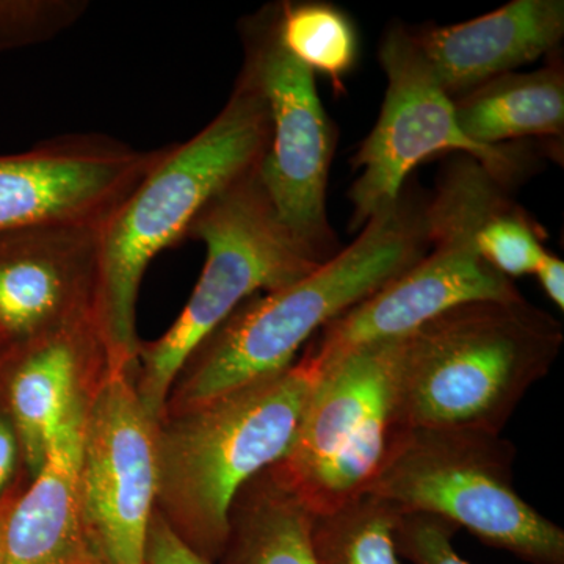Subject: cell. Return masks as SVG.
Masks as SVG:
<instances>
[{"label": "cell", "mask_w": 564, "mask_h": 564, "mask_svg": "<svg viewBox=\"0 0 564 564\" xmlns=\"http://www.w3.org/2000/svg\"><path fill=\"white\" fill-rule=\"evenodd\" d=\"M429 250L426 204L402 193L350 247L302 280L240 304L182 367L165 414L195 410L288 369L328 323L408 272Z\"/></svg>", "instance_id": "obj_1"}, {"label": "cell", "mask_w": 564, "mask_h": 564, "mask_svg": "<svg viewBox=\"0 0 564 564\" xmlns=\"http://www.w3.org/2000/svg\"><path fill=\"white\" fill-rule=\"evenodd\" d=\"M270 115L247 70L220 113L193 139L163 148L154 166L101 229L95 323L106 367L137 370V299L152 259L182 242L223 191L258 169L269 150Z\"/></svg>", "instance_id": "obj_2"}, {"label": "cell", "mask_w": 564, "mask_h": 564, "mask_svg": "<svg viewBox=\"0 0 564 564\" xmlns=\"http://www.w3.org/2000/svg\"><path fill=\"white\" fill-rule=\"evenodd\" d=\"M563 344L562 323L524 296L452 307L403 337L399 421L404 429L500 434Z\"/></svg>", "instance_id": "obj_3"}, {"label": "cell", "mask_w": 564, "mask_h": 564, "mask_svg": "<svg viewBox=\"0 0 564 564\" xmlns=\"http://www.w3.org/2000/svg\"><path fill=\"white\" fill-rule=\"evenodd\" d=\"M321 375L303 352L282 372L158 425L155 505L204 558L220 560L237 494L288 454Z\"/></svg>", "instance_id": "obj_4"}, {"label": "cell", "mask_w": 564, "mask_h": 564, "mask_svg": "<svg viewBox=\"0 0 564 564\" xmlns=\"http://www.w3.org/2000/svg\"><path fill=\"white\" fill-rule=\"evenodd\" d=\"M185 239L206 245V263L177 321L140 345L135 391L155 425L193 351L251 296L302 280L322 262L282 225L258 169L234 182L193 220Z\"/></svg>", "instance_id": "obj_5"}, {"label": "cell", "mask_w": 564, "mask_h": 564, "mask_svg": "<svg viewBox=\"0 0 564 564\" xmlns=\"http://www.w3.org/2000/svg\"><path fill=\"white\" fill-rule=\"evenodd\" d=\"M514 459L500 434L404 429L366 494L402 514L443 518L521 562L564 564V530L516 491Z\"/></svg>", "instance_id": "obj_6"}, {"label": "cell", "mask_w": 564, "mask_h": 564, "mask_svg": "<svg viewBox=\"0 0 564 564\" xmlns=\"http://www.w3.org/2000/svg\"><path fill=\"white\" fill-rule=\"evenodd\" d=\"M507 191L469 155L448 162L426 204L429 252L306 345L303 352L321 373L347 352L408 336L459 304L522 296L511 280L481 258L475 242L486 215Z\"/></svg>", "instance_id": "obj_7"}, {"label": "cell", "mask_w": 564, "mask_h": 564, "mask_svg": "<svg viewBox=\"0 0 564 564\" xmlns=\"http://www.w3.org/2000/svg\"><path fill=\"white\" fill-rule=\"evenodd\" d=\"M403 337L356 348L314 386L288 454L272 470L314 516L367 492L404 430L395 404Z\"/></svg>", "instance_id": "obj_8"}, {"label": "cell", "mask_w": 564, "mask_h": 564, "mask_svg": "<svg viewBox=\"0 0 564 564\" xmlns=\"http://www.w3.org/2000/svg\"><path fill=\"white\" fill-rule=\"evenodd\" d=\"M388 77L383 109L352 159L359 170L348 198L351 231H361L373 217L391 209L403 193L406 177L419 163L441 152H462L475 159L505 188L521 181L524 152L516 147H481L464 135L455 104L408 29H391L380 46Z\"/></svg>", "instance_id": "obj_9"}, {"label": "cell", "mask_w": 564, "mask_h": 564, "mask_svg": "<svg viewBox=\"0 0 564 564\" xmlns=\"http://www.w3.org/2000/svg\"><path fill=\"white\" fill-rule=\"evenodd\" d=\"M243 68L261 90L270 115L269 150L258 166L282 225L321 261L333 258L326 185L334 152L332 122L315 74L292 57L278 35V6L242 25Z\"/></svg>", "instance_id": "obj_10"}, {"label": "cell", "mask_w": 564, "mask_h": 564, "mask_svg": "<svg viewBox=\"0 0 564 564\" xmlns=\"http://www.w3.org/2000/svg\"><path fill=\"white\" fill-rule=\"evenodd\" d=\"M131 373L109 369L85 414L82 514L106 564H144L158 499L155 430Z\"/></svg>", "instance_id": "obj_11"}, {"label": "cell", "mask_w": 564, "mask_h": 564, "mask_svg": "<svg viewBox=\"0 0 564 564\" xmlns=\"http://www.w3.org/2000/svg\"><path fill=\"white\" fill-rule=\"evenodd\" d=\"M102 133H65L0 154V232L102 226L162 155Z\"/></svg>", "instance_id": "obj_12"}, {"label": "cell", "mask_w": 564, "mask_h": 564, "mask_svg": "<svg viewBox=\"0 0 564 564\" xmlns=\"http://www.w3.org/2000/svg\"><path fill=\"white\" fill-rule=\"evenodd\" d=\"M102 226L47 225L0 232L2 339L29 343L95 318Z\"/></svg>", "instance_id": "obj_13"}, {"label": "cell", "mask_w": 564, "mask_h": 564, "mask_svg": "<svg viewBox=\"0 0 564 564\" xmlns=\"http://www.w3.org/2000/svg\"><path fill=\"white\" fill-rule=\"evenodd\" d=\"M414 36L455 101L485 82L554 54L564 36V2L513 0L485 17Z\"/></svg>", "instance_id": "obj_14"}, {"label": "cell", "mask_w": 564, "mask_h": 564, "mask_svg": "<svg viewBox=\"0 0 564 564\" xmlns=\"http://www.w3.org/2000/svg\"><path fill=\"white\" fill-rule=\"evenodd\" d=\"M85 414L87 406L79 395L31 488L7 510L3 564H80L99 556L82 514Z\"/></svg>", "instance_id": "obj_15"}, {"label": "cell", "mask_w": 564, "mask_h": 564, "mask_svg": "<svg viewBox=\"0 0 564 564\" xmlns=\"http://www.w3.org/2000/svg\"><path fill=\"white\" fill-rule=\"evenodd\" d=\"M10 386L14 429L35 477L76 402L82 364L104 347L95 318H85L25 343Z\"/></svg>", "instance_id": "obj_16"}, {"label": "cell", "mask_w": 564, "mask_h": 564, "mask_svg": "<svg viewBox=\"0 0 564 564\" xmlns=\"http://www.w3.org/2000/svg\"><path fill=\"white\" fill-rule=\"evenodd\" d=\"M456 121L481 147L507 141L562 139L564 70L552 62L530 73L503 74L455 99Z\"/></svg>", "instance_id": "obj_17"}, {"label": "cell", "mask_w": 564, "mask_h": 564, "mask_svg": "<svg viewBox=\"0 0 564 564\" xmlns=\"http://www.w3.org/2000/svg\"><path fill=\"white\" fill-rule=\"evenodd\" d=\"M315 516L274 475L263 470L237 494L221 564H317Z\"/></svg>", "instance_id": "obj_18"}, {"label": "cell", "mask_w": 564, "mask_h": 564, "mask_svg": "<svg viewBox=\"0 0 564 564\" xmlns=\"http://www.w3.org/2000/svg\"><path fill=\"white\" fill-rule=\"evenodd\" d=\"M399 510L378 497H359L334 513L315 516L317 564H400L395 533Z\"/></svg>", "instance_id": "obj_19"}, {"label": "cell", "mask_w": 564, "mask_h": 564, "mask_svg": "<svg viewBox=\"0 0 564 564\" xmlns=\"http://www.w3.org/2000/svg\"><path fill=\"white\" fill-rule=\"evenodd\" d=\"M278 35L295 61L334 80L343 79L358 57V36L351 21L328 3H280Z\"/></svg>", "instance_id": "obj_20"}, {"label": "cell", "mask_w": 564, "mask_h": 564, "mask_svg": "<svg viewBox=\"0 0 564 564\" xmlns=\"http://www.w3.org/2000/svg\"><path fill=\"white\" fill-rule=\"evenodd\" d=\"M475 242L481 258L508 280L533 274L547 251L540 229L507 193L486 215Z\"/></svg>", "instance_id": "obj_21"}, {"label": "cell", "mask_w": 564, "mask_h": 564, "mask_svg": "<svg viewBox=\"0 0 564 564\" xmlns=\"http://www.w3.org/2000/svg\"><path fill=\"white\" fill-rule=\"evenodd\" d=\"M88 10L87 0H0V54L57 39Z\"/></svg>", "instance_id": "obj_22"}, {"label": "cell", "mask_w": 564, "mask_h": 564, "mask_svg": "<svg viewBox=\"0 0 564 564\" xmlns=\"http://www.w3.org/2000/svg\"><path fill=\"white\" fill-rule=\"evenodd\" d=\"M458 527L426 513H403L397 521V554L411 564H470L455 551Z\"/></svg>", "instance_id": "obj_23"}, {"label": "cell", "mask_w": 564, "mask_h": 564, "mask_svg": "<svg viewBox=\"0 0 564 564\" xmlns=\"http://www.w3.org/2000/svg\"><path fill=\"white\" fill-rule=\"evenodd\" d=\"M144 564H214L204 558L198 552L174 532L173 527L165 521L159 511L152 518L148 532Z\"/></svg>", "instance_id": "obj_24"}, {"label": "cell", "mask_w": 564, "mask_h": 564, "mask_svg": "<svg viewBox=\"0 0 564 564\" xmlns=\"http://www.w3.org/2000/svg\"><path fill=\"white\" fill-rule=\"evenodd\" d=\"M538 281L547 299L555 304L558 310H564V262L558 256L545 251L543 259L538 263L536 270Z\"/></svg>", "instance_id": "obj_25"}, {"label": "cell", "mask_w": 564, "mask_h": 564, "mask_svg": "<svg viewBox=\"0 0 564 564\" xmlns=\"http://www.w3.org/2000/svg\"><path fill=\"white\" fill-rule=\"evenodd\" d=\"M18 443L17 434L10 423L0 419V492L6 488L7 481L13 474L17 463Z\"/></svg>", "instance_id": "obj_26"}, {"label": "cell", "mask_w": 564, "mask_h": 564, "mask_svg": "<svg viewBox=\"0 0 564 564\" xmlns=\"http://www.w3.org/2000/svg\"><path fill=\"white\" fill-rule=\"evenodd\" d=\"M7 510H9V508H0V564H3V558H2V525H3V519H6Z\"/></svg>", "instance_id": "obj_27"}, {"label": "cell", "mask_w": 564, "mask_h": 564, "mask_svg": "<svg viewBox=\"0 0 564 564\" xmlns=\"http://www.w3.org/2000/svg\"><path fill=\"white\" fill-rule=\"evenodd\" d=\"M80 564H106V563H104L102 560L99 558V556H93V558L87 560V562H84Z\"/></svg>", "instance_id": "obj_28"}, {"label": "cell", "mask_w": 564, "mask_h": 564, "mask_svg": "<svg viewBox=\"0 0 564 564\" xmlns=\"http://www.w3.org/2000/svg\"><path fill=\"white\" fill-rule=\"evenodd\" d=\"M0 364H2V358H0Z\"/></svg>", "instance_id": "obj_29"}, {"label": "cell", "mask_w": 564, "mask_h": 564, "mask_svg": "<svg viewBox=\"0 0 564 564\" xmlns=\"http://www.w3.org/2000/svg\"><path fill=\"white\" fill-rule=\"evenodd\" d=\"M0 343H2V337H0Z\"/></svg>", "instance_id": "obj_30"}]
</instances>
